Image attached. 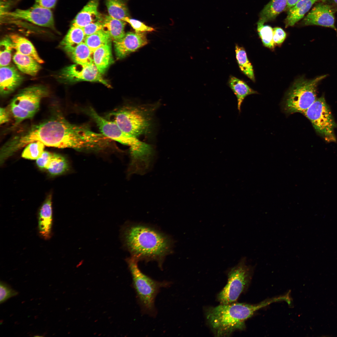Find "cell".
<instances>
[{"mask_svg":"<svg viewBox=\"0 0 337 337\" xmlns=\"http://www.w3.org/2000/svg\"><path fill=\"white\" fill-rule=\"evenodd\" d=\"M287 6L286 0H271L261 12L258 22L264 24L274 20Z\"/></svg>","mask_w":337,"mask_h":337,"instance_id":"cb8c5ba5","label":"cell"},{"mask_svg":"<svg viewBox=\"0 0 337 337\" xmlns=\"http://www.w3.org/2000/svg\"><path fill=\"white\" fill-rule=\"evenodd\" d=\"M102 20H99L92 22L83 28L85 37L93 34L102 30L103 25Z\"/></svg>","mask_w":337,"mask_h":337,"instance_id":"d590c367","label":"cell"},{"mask_svg":"<svg viewBox=\"0 0 337 337\" xmlns=\"http://www.w3.org/2000/svg\"><path fill=\"white\" fill-rule=\"evenodd\" d=\"M311 122L316 132L327 142H335L336 124L325 98L322 96L303 114Z\"/></svg>","mask_w":337,"mask_h":337,"instance_id":"30bf717a","label":"cell"},{"mask_svg":"<svg viewBox=\"0 0 337 337\" xmlns=\"http://www.w3.org/2000/svg\"><path fill=\"white\" fill-rule=\"evenodd\" d=\"M3 17L24 20L35 25L55 30L54 20L51 9L35 4L26 9H17L2 14Z\"/></svg>","mask_w":337,"mask_h":337,"instance_id":"7c38bea8","label":"cell"},{"mask_svg":"<svg viewBox=\"0 0 337 337\" xmlns=\"http://www.w3.org/2000/svg\"><path fill=\"white\" fill-rule=\"evenodd\" d=\"M48 94L47 88L41 85L30 86L20 90L7 107L14 120V125L32 118L38 111L42 100Z\"/></svg>","mask_w":337,"mask_h":337,"instance_id":"52a82bcc","label":"cell"},{"mask_svg":"<svg viewBox=\"0 0 337 337\" xmlns=\"http://www.w3.org/2000/svg\"><path fill=\"white\" fill-rule=\"evenodd\" d=\"M62 47L76 63L89 65L93 63V52L84 42L75 46H67Z\"/></svg>","mask_w":337,"mask_h":337,"instance_id":"ac0fdd59","label":"cell"},{"mask_svg":"<svg viewBox=\"0 0 337 337\" xmlns=\"http://www.w3.org/2000/svg\"><path fill=\"white\" fill-rule=\"evenodd\" d=\"M85 111L94 120L102 134L129 147L132 168L139 170L150 165L153 153L151 145L124 132L114 122L101 116L92 107L88 108Z\"/></svg>","mask_w":337,"mask_h":337,"instance_id":"277c9868","label":"cell"},{"mask_svg":"<svg viewBox=\"0 0 337 337\" xmlns=\"http://www.w3.org/2000/svg\"><path fill=\"white\" fill-rule=\"evenodd\" d=\"M287 6L286 8H290L294 6L300 0H286Z\"/></svg>","mask_w":337,"mask_h":337,"instance_id":"b9f144b4","label":"cell"},{"mask_svg":"<svg viewBox=\"0 0 337 337\" xmlns=\"http://www.w3.org/2000/svg\"><path fill=\"white\" fill-rule=\"evenodd\" d=\"M52 224L51 196L49 195L41 207L38 215V228L41 236L47 240L51 237Z\"/></svg>","mask_w":337,"mask_h":337,"instance_id":"e0dca14e","label":"cell"},{"mask_svg":"<svg viewBox=\"0 0 337 337\" xmlns=\"http://www.w3.org/2000/svg\"><path fill=\"white\" fill-rule=\"evenodd\" d=\"M121 235L123 245L131 257L138 261H155L161 269L165 257L173 252L171 238L149 225L127 223L122 228Z\"/></svg>","mask_w":337,"mask_h":337,"instance_id":"7a4b0ae2","label":"cell"},{"mask_svg":"<svg viewBox=\"0 0 337 337\" xmlns=\"http://www.w3.org/2000/svg\"><path fill=\"white\" fill-rule=\"evenodd\" d=\"M286 37V34L281 28L279 27L273 28V40L275 45L281 44Z\"/></svg>","mask_w":337,"mask_h":337,"instance_id":"74e56055","label":"cell"},{"mask_svg":"<svg viewBox=\"0 0 337 337\" xmlns=\"http://www.w3.org/2000/svg\"><path fill=\"white\" fill-rule=\"evenodd\" d=\"M320 0H300L289 9L285 22L286 27L294 25L302 18L312 5Z\"/></svg>","mask_w":337,"mask_h":337,"instance_id":"d6986e66","label":"cell"},{"mask_svg":"<svg viewBox=\"0 0 337 337\" xmlns=\"http://www.w3.org/2000/svg\"><path fill=\"white\" fill-rule=\"evenodd\" d=\"M327 76L321 75L311 80L301 77L296 80L286 95L284 102L286 112L303 114L317 99V86Z\"/></svg>","mask_w":337,"mask_h":337,"instance_id":"ba28073f","label":"cell"},{"mask_svg":"<svg viewBox=\"0 0 337 337\" xmlns=\"http://www.w3.org/2000/svg\"><path fill=\"white\" fill-rule=\"evenodd\" d=\"M97 140L96 133L87 125L72 124L58 114L17 133L1 147L0 155L5 159L29 144L37 141L49 147L90 150Z\"/></svg>","mask_w":337,"mask_h":337,"instance_id":"6da1fadb","label":"cell"},{"mask_svg":"<svg viewBox=\"0 0 337 337\" xmlns=\"http://www.w3.org/2000/svg\"><path fill=\"white\" fill-rule=\"evenodd\" d=\"M320 1L333 6L337 9V0H320Z\"/></svg>","mask_w":337,"mask_h":337,"instance_id":"60d3db41","label":"cell"},{"mask_svg":"<svg viewBox=\"0 0 337 337\" xmlns=\"http://www.w3.org/2000/svg\"><path fill=\"white\" fill-rule=\"evenodd\" d=\"M281 300V297L278 296L256 305L234 303L221 304L206 309V317L216 336H227L236 330H244L246 320L256 310Z\"/></svg>","mask_w":337,"mask_h":337,"instance_id":"3957f363","label":"cell"},{"mask_svg":"<svg viewBox=\"0 0 337 337\" xmlns=\"http://www.w3.org/2000/svg\"><path fill=\"white\" fill-rule=\"evenodd\" d=\"M337 11V9L333 6L320 1L305 17L301 24L304 26L316 25L331 28L337 33L335 16Z\"/></svg>","mask_w":337,"mask_h":337,"instance_id":"4fadbf2b","label":"cell"},{"mask_svg":"<svg viewBox=\"0 0 337 337\" xmlns=\"http://www.w3.org/2000/svg\"><path fill=\"white\" fill-rule=\"evenodd\" d=\"M102 74L93 63L89 65L75 63L63 68L59 73L58 78L60 81L66 83L83 81L95 82L110 87Z\"/></svg>","mask_w":337,"mask_h":337,"instance_id":"8fae6325","label":"cell"},{"mask_svg":"<svg viewBox=\"0 0 337 337\" xmlns=\"http://www.w3.org/2000/svg\"><path fill=\"white\" fill-rule=\"evenodd\" d=\"M9 37L16 52L30 56L40 64L44 62L33 45L27 38L17 34H12Z\"/></svg>","mask_w":337,"mask_h":337,"instance_id":"ffe728a7","label":"cell"},{"mask_svg":"<svg viewBox=\"0 0 337 337\" xmlns=\"http://www.w3.org/2000/svg\"><path fill=\"white\" fill-rule=\"evenodd\" d=\"M252 271V267L247 265L245 257L229 270L227 283L217 295L221 304H230L237 300L249 282Z\"/></svg>","mask_w":337,"mask_h":337,"instance_id":"9c48e42d","label":"cell"},{"mask_svg":"<svg viewBox=\"0 0 337 337\" xmlns=\"http://www.w3.org/2000/svg\"><path fill=\"white\" fill-rule=\"evenodd\" d=\"M93 62L99 71L103 74L113 62L111 44L100 46L93 51Z\"/></svg>","mask_w":337,"mask_h":337,"instance_id":"7402d4cb","label":"cell"},{"mask_svg":"<svg viewBox=\"0 0 337 337\" xmlns=\"http://www.w3.org/2000/svg\"><path fill=\"white\" fill-rule=\"evenodd\" d=\"M257 30L263 45L266 47L272 49L275 45L273 40V28L268 25L257 22Z\"/></svg>","mask_w":337,"mask_h":337,"instance_id":"d6a6232c","label":"cell"},{"mask_svg":"<svg viewBox=\"0 0 337 337\" xmlns=\"http://www.w3.org/2000/svg\"><path fill=\"white\" fill-rule=\"evenodd\" d=\"M109 35L103 29L85 37L84 42L92 51L104 45L111 44Z\"/></svg>","mask_w":337,"mask_h":337,"instance_id":"83f0119b","label":"cell"},{"mask_svg":"<svg viewBox=\"0 0 337 337\" xmlns=\"http://www.w3.org/2000/svg\"><path fill=\"white\" fill-rule=\"evenodd\" d=\"M228 85L236 95L237 100V109L241 112L242 104L248 95L257 93L245 82L235 77L231 76L228 81Z\"/></svg>","mask_w":337,"mask_h":337,"instance_id":"d4e9b609","label":"cell"},{"mask_svg":"<svg viewBox=\"0 0 337 337\" xmlns=\"http://www.w3.org/2000/svg\"><path fill=\"white\" fill-rule=\"evenodd\" d=\"M45 146L39 141L30 143L25 147L22 156L27 159H37L44 151Z\"/></svg>","mask_w":337,"mask_h":337,"instance_id":"1f68e13d","label":"cell"},{"mask_svg":"<svg viewBox=\"0 0 337 337\" xmlns=\"http://www.w3.org/2000/svg\"><path fill=\"white\" fill-rule=\"evenodd\" d=\"M23 76L14 66L0 67V93L2 97L13 92L22 83Z\"/></svg>","mask_w":337,"mask_h":337,"instance_id":"9a60e30c","label":"cell"},{"mask_svg":"<svg viewBox=\"0 0 337 337\" xmlns=\"http://www.w3.org/2000/svg\"><path fill=\"white\" fill-rule=\"evenodd\" d=\"M36 4L51 9L55 6L57 0H35Z\"/></svg>","mask_w":337,"mask_h":337,"instance_id":"ab89813d","label":"cell"},{"mask_svg":"<svg viewBox=\"0 0 337 337\" xmlns=\"http://www.w3.org/2000/svg\"><path fill=\"white\" fill-rule=\"evenodd\" d=\"M100 0H90L77 14L71 26L83 28L89 24L101 20L103 17L98 12Z\"/></svg>","mask_w":337,"mask_h":337,"instance_id":"2e32d148","label":"cell"},{"mask_svg":"<svg viewBox=\"0 0 337 337\" xmlns=\"http://www.w3.org/2000/svg\"><path fill=\"white\" fill-rule=\"evenodd\" d=\"M115 54L119 59L125 57L148 44L144 32H128L121 39L114 42Z\"/></svg>","mask_w":337,"mask_h":337,"instance_id":"5bb4252c","label":"cell"},{"mask_svg":"<svg viewBox=\"0 0 337 337\" xmlns=\"http://www.w3.org/2000/svg\"><path fill=\"white\" fill-rule=\"evenodd\" d=\"M11 115L7 107H0V123L2 125L8 122Z\"/></svg>","mask_w":337,"mask_h":337,"instance_id":"f35d334b","label":"cell"},{"mask_svg":"<svg viewBox=\"0 0 337 337\" xmlns=\"http://www.w3.org/2000/svg\"><path fill=\"white\" fill-rule=\"evenodd\" d=\"M68 168V164L65 158L61 155L53 153L46 169L51 174L57 175L65 172Z\"/></svg>","mask_w":337,"mask_h":337,"instance_id":"f546056e","label":"cell"},{"mask_svg":"<svg viewBox=\"0 0 337 337\" xmlns=\"http://www.w3.org/2000/svg\"><path fill=\"white\" fill-rule=\"evenodd\" d=\"M102 22L103 30L109 35L114 42L119 41L125 36V22L107 15L103 18Z\"/></svg>","mask_w":337,"mask_h":337,"instance_id":"603a6c76","label":"cell"},{"mask_svg":"<svg viewBox=\"0 0 337 337\" xmlns=\"http://www.w3.org/2000/svg\"><path fill=\"white\" fill-rule=\"evenodd\" d=\"M158 104L125 106L109 114L112 120L124 132L137 137L150 130Z\"/></svg>","mask_w":337,"mask_h":337,"instance_id":"5b68a950","label":"cell"},{"mask_svg":"<svg viewBox=\"0 0 337 337\" xmlns=\"http://www.w3.org/2000/svg\"><path fill=\"white\" fill-rule=\"evenodd\" d=\"M13 61L22 72L32 76H36L41 69L40 63L31 57L16 52Z\"/></svg>","mask_w":337,"mask_h":337,"instance_id":"44dd1931","label":"cell"},{"mask_svg":"<svg viewBox=\"0 0 337 337\" xmlns=\"http://www.w3.org/2000/svg\"><path fill=\"white\" fill-rule=\"evenodd\" d=\"M109 15L114 18L123 20L129 17L127 5L124 0H105Z\"/></svg>","mask_w":337,"mask_h":337,"instance_id":"484cf974","label":"cell"},{"mask_svg":"<svg viewBox=\"0 0 337 337\" xmlns=\"http://www.w3.org/2000/svg\"><path fill=\"white\" fill-rule=\"evenodd\" d=\"M85 36L83 28L71 26L67 34L61 42L63 47L75 46L84 42Z\"/></svg>","mask_w":337,"mask_h":337,"instance_id":"f1b7e54d","label":"cell"},{"mask_svg":"<svg viewBox=\"0 0 337 337\" xmlns=\"http://www.w3.org/2000/svg\"><path fill=\"white\" fill-rule=\"evenodd\" d=\"M13 47L9 37H6L0 43V67L9 65L11 59L12 52Z\"/></svg>","mask_w":337,"mask_h":337,"instance_id":"4dcf8cb0","label":"cell"},{"mask_svg":"<svg viewBox=\"0 0 337 337\" xmlns=\"http://www.w3.org/2000/svg\"><path fill=\"white\" fill-rule=\"evenodd\" d=\"M235 51L236 58L241 70L249 78L254 81L255 78L253 67L248 60L244 49L236 45Z\"/></svg>","mask_w":337,"mask_h":337,"instance_id":"4316f807","label":"cell"},{"mask_svg":"<svg viewBox=\"0 0 337 337\" xmlns=\"http://www.w3.org/2000/svg\"><path fill=\"white\" fill-rule=\"evenodd\" d=\"M18 292L9 285L1 281L0 283V303H2L11 297L17 295Z\"/></svg>","mask_w":337,"mask_h":337,"instance_id":"e575fe53","label":"cell"},{"mask_svg":"<svg viewBox=\"0 0 337 337\" xmlns=\"http://www.w3.org/2000/svg\"><path fill=\"white\" fill-rule=\"evenodd\" d=\"M123 21L129 23L137 32H145L154 31L153 27L147 26L137 20L127 17L124 18Z\"/></svg>","mask_w":337,"mask_h":337,"instance_id":"836d02e7","label":"cell"},{"mask_svg":"<svg viewBox=\"0 0 337 337\" xmlns=\"http://www.w3.org/2000/svg\"><path fill=\"white\" fill-rule=\"evenodd\" d=\"M131 273L134 287L142 312L154 316L157 313L155 299L160 289L168 287L170 282L159 281L143 273L138 266V261L131 257L126 259Z\"/></svg>","mask_w":337,"mask_h":337,"instance_id":"8992f818","label":"cell"},{"mask_svg":"<svg viewBox=\"0 0 337 337\" xmlns=\"http://www.w3.org/2000/svg\"><path fill=\"white\" fill-rule=\"evenodd\" d=\"M53 153L44 151L36 159L37 166L41 168L46 169L53 156Z\"/></svg>","mask_w":337,"mask_h":337,"instance_id":"8d00e7d4","label":"cell"}]
</instances>
